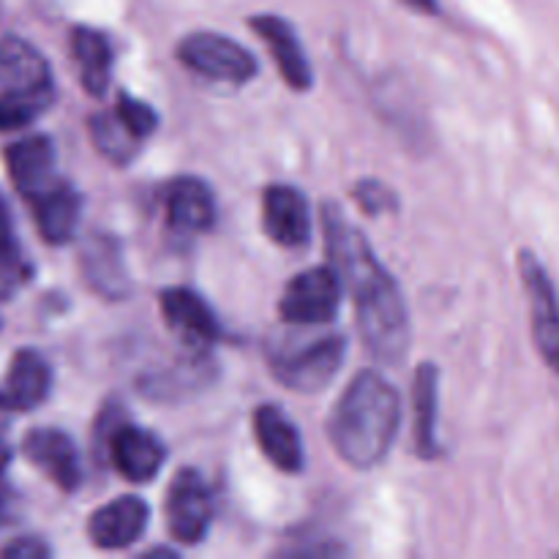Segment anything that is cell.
<instances>
[{
	"instance_id": "29",
	"label": "cell",
	"mask_w": 559,
	"mask_h": 559,
	"mask_svg": "<svg viewBox=\"0 0 559 559\" xmlns=\"http://www.w3.org/2000/svg\"><path fill=\"white\" fill-rule=\"evenodd\" d=\"M404 3L413 5V9L426 11V14H435L437 11V0H404Z\"/></svg>"
},
{
	"instance_id": "14",
	"label": "cell",
	"mask_w": 559,
	"mask_h": 559,
	"mask_svg": "<svg viewBox=\"0 0 559 559\" xmlns=\"http://www.w3.org/2000/svg\"><path fill=\"white\" fill-rule=\"evenodd\" d=\"M147 519H151V508L140 497H118L93 511L91 522H87V535L98 549H126L142 538Z\"/></svg>"
},
{
	"instance_id": "24",
	"label": "cell",
	"mask_w": 559,
	"mask_h": 559,
	"mask_svg": "<svg viewBox=\"0 0 559 559\" xmlns=\"http://www.w3.org/2000/svg\"><path fill=\"white\" fill-rule=\"evenodd\" d=\"M115 112H118V118L123 120L126 129H129L140 142L147 140V136H151L158 126L156 109H153L151 104L140 102V98L129 96V93H120Z\"/></svg>"
},
{
	"instance_id": "30",
	"label": "cell",
	"mask_w": 559,
	"mask_h": 559,
	"mask_svg": "<svg viewBox=\"0 0 559 559\" xmlns=\"http://www.w3.org/2000/svg\"><path fill=\"white\" fill-rule=\"evenodd\" d=\"M9 464H11V448H9V442L0 440V475L5 473V467H9Z\"/></svg>"
},
{
	"instance_id": "6",
	"label": "cell",
	"mask_w": 559,
	"mask_h": 559,
	"mask_svg": "<svg viewBox=\"0 0 559 559\" xmlns=\"http://www.w3.org/2000/svg\"><path fill=\"white\" fill-rule=\"evenodd\" d=\"M344 284L333 267H309L284 287L278 314L293 325H325L338 314Z\"/></svg>"
},
{
	"instance_id": "22",
	"label": "cell",
	"mask_w": 559,
	"mask_h": 559,
	"mask_svg": "<svg viewBox=\"0 0 559 559\" xmlns=\"http://www.w3.org/2000/svg\"><path fill=\"white\" fill-rule=\"evenodd\" d=\"M413 404H415V448H418V456L424 459L440 456V442H437L440 371H437L435 364H420L418 371H415Z\"/></svg>"
},
{
	"instance_id": "4",
	"label": "cell",
	"mask_w": 559,
	"mask_h": 559,
	"mask_svg": "<svg viewBox=\"0 0 559 559\" xmlns=\"http://www.w3.org/2000/svg\"><path fill=\"white\" fill-rule=\"evenodd\" d=\"M347 355V338L322 336L311 338L304 347L278 349L271 355V371L284 388L295 393H320L338 374Z\"/></svg>"
},
{
	"instance_id": "18",
	"label": "cell",
	"mask_w": 559,
	"mask_h": 559,
	"mask_svg": "<svg viewBox=\"0 0 559 559\" xmlns=\"http://www.w3.org/2000/svg\"><path fill=\"white\" fill-rule=\"evenodd\" d=\"M164 322L173 328L178 336H183L186 342L194 344H216L222 336V328H218L216 314H213L211 306L189 287H169L164 289L162 298Z\"/></svg>"
},
{
	"instance_id": "19",
	"label": "cell",
	"mask_w": 559,
	"mask_h": 559,
	"mask_svg": "<svg viewBox=\"0 0 559 559\" xmlns=\"http://www.w3.org/2000/svg\"><path fill=\"white\" fill-rule=\"evenodd\" d=\"M254 437L273 467L289 475L304 469V442L293 420L276 404H262L254 409Z\"/></svg>"
},
{
	"instance_id": "13",
	"label": "cell",
	"mask_w": 559,
	"mask_h": 559,
	"mask_svg": "<svg viewBox=\"0 0 559 559\" xmlns=\"http://www.w3.org/2000/svg\"><path fill=\"white\" fill-rule=\"evenodd\" d=\"M249 25L251 31L265 41L267 52L276 60L284 82H287L293 91H309L311 82H314V74H311V63L309 58H306L304 44H300L295 27L276 14L251 16Z\"/></svg>"
},
{
	"instance_id": "10",
	"label": "cell",
	"mask_w": 559,
	"mask_h": 559,
	"mask_svg": "<svg viewBox=\"0 0 559 559\" xmlns=\"http://www.w3.org/2000/svg\"><path fill=\"white\" fill-rule=\"evenodd\" d=\"M22 453L41 469L60 491H76L82 484V464L74 440L60 429H33L22 440Z\"/></svg>"
},
{
	"instance_id": "23",
	"label": "cell",
	"mask_w": 559,
	"mask_h": 559,
	"mask_svg": "<svg viewBox=\"0 0 559 559\" xmlns=\"http://www.w3.org/2000/svg\"><path fill=\"white\" fill-rule=\"evenodd\" d=\"M91 136L93 145L98 147V153L109 158V162L126 164L136 156L140 151V140L131 134L123 126V120L118 118V112H96L91 118Z\"/></svg>"
},
{
	"instance_id": "9",
	"label": "cell",
	"mask_w": 559,
	"mask_h": 559,
	"mask_svg": "<svg viewBox=\"0 0 559 559\" xmlns=\"http://www.w3.org/2000/svg\"><path fill=\"white\" fill-rule=\"evenodd\" d=\"M262 227L273 243L300 249L311 238V211L295 186H267L262 194Z\"/></svg>"
},
{
	"instance_id": "20",
	"label": "cell",
	"mask_w": 559,
	"mask_h": 559,
	"mask_svg": "<svg viewBox=\"0 0 559 559\" xmlns=\"http://www.w3.org/2000/svg\"><path fill=\"white\" fill-rule=\"evenodd\" d=\"M167 222L175 233H205L216 222V202L200 178H175L167 186Z\"/></svg>"
},
{
	"instance_id": "11",
	"label": "cell",
	"mask_w": 559,
	"mask_h": 559,
	"mask_svg": "<svg viewBox=\"0 0 559 559\" xmlns=\"http://www.w3.org/2000/svg\"><path fill=\"white\" fill-rule=\"evenodd\" d=\"M82 278L96 295L107 300H123L131 293L129 267L123 262V249L118 238L107 233H96L85 240L80 254Z\"/></svg>"
},
{
	"instance_id": "7",
	"label": "cell",
	"mask_w": 559,
	"mask_h": 559,
	"mask_svg": "<svg viewBox=\"0 0 559 559\" xmlns=\"http://www.w3.org/2000/svg\"><path fill=\"white\" fill-rule=\"evenodd\" d=\"M519 273L530 298V317H533V338L540 358L559 377V298L551 276L544 262L524 249L519 254Z\"/></svg>"
},
{
	"instance_id": "28",
	"label": "cell",
	"mask_w": 559,
	"mask_h": 559,
	"mask_svg": "<svg viewBox=\"0 0 559 559\" xmlns=\"http://www.w3.org/2000/svg\"><path fill=\"white\" fill-rule=\"evenodd\" d=\"M9 519H11V497H9V491L0 489V527H3Z\"/></svg>"
},
{
	"instance_id": "3",
	"label": "cell",
	"mask_w": 559,
	"mask_h": 559,
	"mask_svg": "<svg viewBox=\"0 0 559 559\" xmlns=\"http://www.w3.org/2000/svg\"><path fill=\"white\" fill-rule=\"evenodd\" d=\"M52 98V74L44 55L20 36L0 38V131L33 123Z\"/></svg>"
},
{
	"instance_id": "12",
	"label": "cell",
	"mask_w": 559,
	"mask_h": 559,
	"mask_svg": "<svg viewBox=\"0 0 559 559\" xmlns=\"http://www.w3.org/2000/svg\"><path fill=\"white\" fill-rule=\"evenodd\" d=\"M107 448L115 469L131 484H147V480L156 478L158 469L164 467V459H167V448L156 435L126 424H120L109 435Z\"/></svg>"
},
{
	"instance_id": "2",
	"label": "cell",
	"mask_w": 559,
	"mask_h": 559,
	"mask_svg": "<svg viewBox=\"0 0 559 559\" xmlns=\"http://www.w3.org/2000/svg\"><path fill=\"white\" fill-rule=\"evenodd\" d=\"M402 424V399L380 371H360L333 407L328 435L347 464L377 467L391 451Z\"/></svg>"
},
{
	"instance_id": "26",
	"label": "cell",
	"mask_w": 559,
	"mask_h": 559,
	"mask_svg": "<svg viewBox=\"0 0 559 559\" xmlns=\"http://www.w3.org/2000/svg\"><path fill=\"white\" fill-rule=\"evenodd\" d=\"M16 260H20V249L14 238V222H11L9 205L0 197V265H14Z\"/></svg>"
},
{
	"instance_id": "31",
	"label": "cell",
	"mask_w": 559,
	"mask_h": 559,
	"mask_svg": "<svg viewBox=\"0 0 559 559\" xmlns=\"http://www.w3.org/2000/svg\"><path fill=\"white\" fill-rule=\"evenodd\" d=\"M0 407H3V404H0Z\"/></svg>"
},
{
	"instance_id": "1",
	"label": "cell",
	"mask_w": 559,
	"mask_h": 559,
	"mask_svg": "<svg viewBox=\"0 0 559 559\" xmlns=\"http://www.w3.org/2000/svg\"><path fill=\"white\" fill-rule=\"evenodd\" d=\"M322 229L331 267L353 295L355 322L366 349L380 364H402L409 347V317L402 289L377 260L366 235L336 205L322 207Z\"/></svg>"
},
{
	"instance_id": "16",
	"label": "cell",
	"mask_w": 559,
	"mask_h": 559,
	"mask_svg": "<svg viewBox=\"0 0 559 559\" xmlns=\"http://www.w3.org/2000/svg\"><path fill=\"white\" fill-rule=\"evenodd\" d=\"M49 388H52V369L47 358L36 349H16L5 371L0 404L14 413H31L38 404H44Z\"/></svg>"
},
{
	"instance_id": "17",
	"label": "cell",
	"mask_w": 559,
	"mask_h": 559,
	"mask_svg": "<svg viewBox=\"0 0 559 559\" xmlns=\"http://www.w3.org/2000/svg\"><path fill=\"white\" fill-rule=\"evenodd\" d=\"M27 202L33 207V222H36L38 233H41L47 243L63 246L74 238L76 224H80L82 200L69 180L58 178L52 186L38 191Z\"/></svg>"
},
{
	"instance_id": "25",
	"label": "cell",
	"mask_w": 559,
	"mask_h": 559,
	"mask_svg": "<svg viewBox=\"0 0 559 559\" xmlns=\"http://www.w3.org/2000/svg\"><path fill=\"white\" fill-rule=\"evenodd\" d=\"M353 200L358 202L360 211L369 213V216L396 211V194H393L391 186L380 183V180H360L353 189Z\"/></svg>"
},
{
	"instance_id": "8",
	"label": "cell",
	"mask_w": 559,
	"mask_h": 559,
	"mask_svg": "<svg viewBox=\"0 0 559 559\" xmlns=\"http://www.w3.org/2000/svg\"><path fill=\"white\" fill-rule=\"evenodd\" d=\"M213 522V500L205 478L183 467L167 491V527L183 546L200 544Z\"/></svg>"
},
{
	"instance_id": "21",
	"label": "cell",
	"mask_w": 559,
	"mask_h": 559,
	"mask_svg": "<svg viewBox=\"0 0 559 559\" xmlns=\"http://www.w3.org/2000/svg\"><path fill=\"white\" fill-rule=\"evenodd\" d=\"M71 52H74L80 82L91 96H104L112 76V44L107 33L96 27L80 25L71 33Z\"/></svg>"
},
{
	"instance_id": "27",
	"label": "cell",
	"mask_w": 559,
	"mask_h": 559,
	"mask_svg": "<svg viewBox=\"0 0 559 559\" xmlns=\"http://www.w3.org/2000/svg\"><path fill=\"white\" fill-rule=\"evenodd\" d=\"M49 555H52L49 546L41 538H33V535L11 540V544H5L0 549V557L3 559H47Z\"/></svg>"
},
{
	"instance_id": "5",
	"label": "cell",
	"mask_w": 559,
	"mask_h": 559,
	"mask_svg": "<svg viewBox=\"0 0 559 559\" xmlns=\"http://www.w3.org/2000/svg\"><path fill=\"white\" fill-rule=\"evenodd\" d=\"M178 60L194 74L233 85H246L260 71L254 55L222 33H189L178 44Z\"/></svg>"
},
{
	"instance_id": "15",
	"label": "cell",
	"mask_w": 559,
	"mask_h": 559,
	"mask_svg": "<svg viewBox=\"0 0 559 559\" xmlns=\"http://www.w3.org/2000/svg\"><path fill=\"white\" fill-rule=\"evenodd\" d=\"M3 158L11 183H14V189L25 197V202L60 178V175L55 173V145L52 140L44 134L16 140L14 145L5 147Z\"/></svg>"
}]
</instances>
